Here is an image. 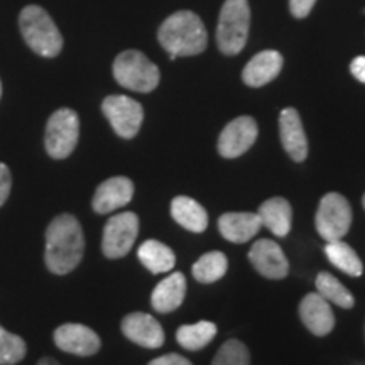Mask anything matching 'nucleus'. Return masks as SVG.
Returning a JSON list of instances; mask_svg holds the SVG:
<instances>
[{
    "instance_id": "f257e3e1",
    "label": "nucleus",
    "mask_w": 365,
    "mask_h": 365,
    "mask_svg": "<svg viewBox=\"0 0 365 365\" xmlns=\"http://www.w3.org/2000/svg\"><path fill=\"white\" fill-rule=\"evenodd\" d=\"M85 237L80 222L73 215H59L46 230L44 261L49 271L58 276L71 272L81 262Z\"/></svg>"
},
{
    "instance_id": "f03ea898",
    "label": "nucleus",
    "mask_w": 365,
    "mask_h": 365,
    "mask_svg": "<svg viewBox=\"0 0 365 365\" xmlns=\"http://www.w3.org/2000/svg\"><path fill=\"white\" fill-rule=\"evenodd\" d=\"M159 43L175 61L178 56H196L203 53L208 44L207 29L202 19L190 11L171 14L159 27Z\"/></svg>"
},
{
    "instance_id": "7ed1b4c3",
    "label": "nucleus",
    "mask_w": 365,
    "mask_h": 365,
    "mask_svg": "<svg viewBox=\"0 0 365 365\" xmlns=\"http://www.w3.org/2000/svg\"><path fill=\"white\" fill-rule=\"evenodd\" d=\"M19 27L22 38L36 54L54 58L61 53L63 36L43 7L27 6L22 9Z\"/></svg>"
},
{
    "instance_id": "20e7f679",
    "label": "nucleus",
    "mask_w": 365,
    "mask_h": 365,
    "mask_svg": "<svg viewBox=\"0 0 365 365\" xmlns=\"http://www.w3.org/2000/svg\"><path fill=\"white\" fill-rule=\"evenodd\" d=\"M250 7L247 0H225L217 27L218 49L234 56L244 49L249 38Z\"/></svg>"
},
{
    "instance_id": "39448f33",
    "label": "nucleus",
    "mask_w": 365,
    "mask_h": 365,
    "mask_svg": "<svg viewBox=\"0 0 365 365\" xmlns=\"http://www.w3.org/2000/svg\"><path fill=\"white\" fill-rule=\"evenodd\" d=\"M113 76L117 83L127 90L149 93L156 90L161 80L159 68L144 53L129 49L120 53L113 61Z\"/></svg>"
},
{
    "instance_id": "423d86ee",
    "label": "nucleus",
    "mask_w": 365,
    "mask_h": 365,
    "mask_svg": "<svg viewBox=\"0 0 365 365\" xmlns=\"http://www.w3.org/2000/svg\"><path fill=\"white\" fill-rule=\"evenodd\" d=\"M80 139V118L71 108H59L49 117L46 125L44 145L54 159L71 156Z\"/></svg>"
},
{
    "instance_id": "0eeeda50",
    "label": "nucleus",
    "mask_w": 365,
    "mask_h": 365,
    "mask_svg": "<svg viewBox=\"0 0 365 365\" xmlns=\"http://www.w3.org/2000/svg\"><path fill=\"white\" fill-rule=\"evenodd\" d=\"M314 223L319 237L327 242L344 239L352 225V207L349 200L335 191L327 193L319 202Z\"/></svg>"
},
{
    "instance_id": "6e6552de",
    "label": "nucleus",
    "mask_w": 365,
    "mask_h": 365,
    "mask_svg": "<svg viewBox=\"0 0 365 365\" xmlns=\"http://www.w3.org/2000/svg\"><path fill=\"white\" fill-rule=\"evenodd\" d=\"M137 234H139V218L135 213L124 212L113 215L105 223L102 250L105 257L120 259L134 247Z\"/></svg>"
},
{
    "instance_id": "1a4fd4ad",
    "label": "nucleus",
    "mask_w": 365,
    "mask_h": 365,
    "mask_svg": "<svg viewBox=\"0 0 365 365\" xmlns=\"http://www.w3.org/2000/svg\"><path fill=\"white\" fill-rule=\"evenodd\" d=\"M102 110L117 135L132 139L137 135L144 120L143 105L125 95H110L103 100Z\"/></svg>"
},
{
    "instance_id": "9d476101",
    "label": "nucleus",
    "mask_w": 365,
    "mask_h": 365,
    "mask_svg": "<svg viewBox=\"0 0 365 365\" xmlns=\"http://www.w3.org/2000/svg\"><path fill=\"white\" fill-rule=\"evenodd\" d=\"M259 127L252 117H237L230 124H227L218 137V153L227 159L242 156L252 148L257 139Z\"/></svg>"
},
{
    "instance_id": "9b49d317",
    "label": "nucleus",
    "mask_w": 365,
    "mask_h": 365,
    "mask_svg": "<svg viewBox=\"0 0 365 365\" xmlns=\"http://www.w3.org/2000/svg\"><path fill=\"white\" fill-rule=\"evenodd\" d=\"M54 344L63 352L90 357L95 355L102 346L100 336L91 328L80 323H65L54 331Z\"/></svg>"
},
{
    "instance_id": "f8f14e48",
    "label": "nucleus",
    "mask_w": 365,
    "mask_h": 365,
    "mask_svg": "<svg viewBox=\"0 0 365 365\" xmlns=\"http://www.w3.org/2000/svg\"><path fill=\"white\" fill-rule=\"evenodd\" d=\"M249 259L255 271L267 279H282L289 272V262H287L282 249L276 242L269 239L255 242L249 252Z\"/></svg>"
},
{
    "instance_id": "ddd939ff",
    "label": "nucleus",
    "mask_w": 365,
    "mask_h": 365,
    "mask_svg": "<svg viewBox=\"0 0 365 365\" xmlns=\"http://www.w3.org/2000/svg\"><path fill=\"white\" fill-rule=\"evenodd\" d=\"M134 196V182L125 176H113L98 186L93 196V210L100 215L125 207Z\"/></svg>"
},
{
    "instance_id": "4468645a",
    "label": "nucleus",
    "mask_w": 365,
    "mask_h": 365,
    "mask_svg": "<svg viewBox=\"0 0 365 365\" xmlns=\"http://www.w3.org/2000/svg\"><path fill=\"white\" fill-rule=\"evenodd\" d=\"M122 333L134 344L145 349H159L164 344V330L148 313H130L122 319Z\"/></svg>"
},
{
    "instance_id": "2eb2a0df",
    "label": "nucleus",
    "mask_w": 365,
    "mask_h": 365,
    "mask_svg": "<svg viewBox=\"0 0 365 365\" xmlns=\"http://www.w3.org/2000/svg\"><path fill=\"white\" fill-rule=\"evenodd\" d=\"M279 135L282 148L296 163H303L308 156V139L303 122L296 108H284L279 115Z\"/></svg>"
},
{
    "instance_id": "dca6fc26",
    "label": "nucleus",
    "mask_w": 365,
    "mask_h": 365,
    "mask_svg": "<svg viewBox=\"0 0 365 365\" xmlns=\"http://www.w3.org/2000/svg\"><path fill=\"white\" fill-rule=\"evenodd\" d=\"M299 317L313 335L325 336L335 327L330 303L318 293H309L299 303Z\"/></svg>"
},
{
    "instance_id": "f3484780",
    "label": "nucleus",
    "mask_w": 365,
    "mask_h": 365,
    "mask_svg": "<svg viewBox=\"0 0 365 365\" xmlns=\"http://www.w3.org/2000/svg\"><path fill=\"white\" fill-rule=\"evenodd\" d=\"M282 63H284V59H282L281 53L271 51V49L255 54L245 65L244 73H242L244 83L254 86V88L267 85L269 81H272L279 75L282 70Z\"/></svg>"
},
{
    "instance_id": "a211bd4d",
    "label": "nucleus",
    "mask_w": 365,
    "mask_h": 365,
    "mask_svg": "<svg viewBox=\"0 0 365 365\" xmlns=\"http://www.w3.org/2000/svg\"><path fill=\"white\" fill-rule=\"evenodd\" d=\"M261 217L250 212H232L225 213L218 220V230L228 242L245 244L261 230Z\"/></svg>"
},
{
    "instance_id": "6ab92c4d",
    "label": "nucleus",
    "mask_w": 365,
    "mask_h": 365,
    "mask_svg": "<svg viewBox=\"0 0 365 365\" xmlns=\"http://www.w3.org/2000/svg\"><path fill=\"white\" fill-rule=\"evenodd\" d=\"M186 296V277L181 272L170 274L150 294V304L158 313H171L182 304Z\"/></svg>"
},
{
    "instance_id": "aec40b11",
    "label": "nucleus",
    "mask_w": 365,
    "mask_h": 365,
    "mask_svg": "<svg viewBox=\"0 0 365 365\" xmlns=\"http://www.w3.org/2000/svg\"><path fill=\"white\" fill-rule=\"evenodd\" d=\"M257 215L261 217L262 225H266L274 235L286 237L291 230V220H293V210L286 198L274 196V198L264 202L259 207Z\"/></svg>"
},
{
    "instance_id": "412c9836",
    "label": "nucleus",
    "mask_w": 365,
    "mask_h": 365,
    "mask_svg": "<svg viewBox=\"0 0 365 365\" xmlns=\"http://www.w3.org/2000/svg\"><path fill=\"white\" fill-rule=\"evenodd\" d=\"M171 215L186 230L202 234L208 227V213L190 196H176L171 203Z\"/></svg>"
},
{
    "instance_id": "4be33fe9",
    "label": "nucleus",
    "mask_w": 365,
    "mask_h": 365,
    "mask_svg": "<svg viewBox=\"0 0 365 365\" xmlns=\"http://www.w3.org/2000/svg\"><path fill=\"white\" fill-rule=\"evenodd\" d=\"M137 257L153 274L170 272L176 264L175 252L159 240H145L137 250Z\"/></svg>"
},
{
    "instance_id": "5701e85b",
    "label": "nucleus",
    "mask_w": 365,
    "mask_h": 365,
    "mask_svg": "<svg viewBox=\"0 0 365 365\" xmlns=\"http://www.w3.org/2000/svg\"><path fill=\"white\" fill-rule=\"evenodd\" d=\"M325 254L328 261H330L336 269H340L341 272L349 274V276L352 277L362 276L364 272L362 261H360L357 252H355L346 242H344L341 239L327 242Z\"/></svg>"
},
{
    "instance_id": "b1692460",
    "label": "nucleus",
    "mask_w": 365,
    "mask_h": 365,
    "mask_svg": "<svg viewBox=\"0 0 365 365\" xmlns=\"http://www.w3.org/2000/svg\"><path fill=\"white\" fill-rule=\"evenodd\" d=\"M217 325L212 322H198L195 325H182L178 328L176 340L182 349L191 350H202L207 346L210 341L215 339Z\"/></svg>"
},
{
    "instance_id": "393cba45",
    "label": "nucleus",
    "mask_w": 365,
    "mask_h": 365,
    "mask_svg": "<svg viewBox=\"0 0 365 365\" xmlns=\"http://www.w3.org/2000/svg\"><path fill=\"white\" fill-rule=\"evenodd\" d=\"M228 269L227 255L218 250L213 252H207L193 264V276L196 281L203 282V284H210V282H215L222 279L225 276Z\"/></svg>"
},
{
    "instance_id": "a878e982",
    "label": "nucleus",
    "mask_w": 365,
    "mask_h": 365,
    "mask_svg": "<svg viewBox=\"0 0 365 365\" xmlns=\"http://www.w3.org/2000/svg\"><path fill=\"white\" fill-rule=\"evenodd\" d=\"M317 293L322 294L328 303L336 304V307L350 309L354 308L355 299L341 282L335 276L328 272H319L317 277Z\"/></svg>"
},
{
    "instance_id": "bb28decb",
    "label": "nucleus",
    "mask_w": 365,
    "mask_h": 365,
    "mask_svg": "<svg viewBox=\"0 0 365 365\" xmlns=\"http://www.w3.org/2000/svg\"><path fill=\"white\" fill-rule=\"evenodd\" d=\"M27 354L26 341L19 335L0 327V365L19 364Z\"/></svg>"
},
{
    "instance_id": "cd10ccee",
    "label": "nucleus",
    "mask_w": 365,
    "mask_h": 365,
    "mask_svg": "<svg viewBox=\"0 0 365 365\" xmlns=\"http://www.w3.org/2000/svg\"><path fill=\"white\" fill-rule=\"evenodd\" d=\"M212 365H250L249 349L240 340H227L217 352Z\"/></svg>"
},
{
    "instance_id": "c85d7f7f",
    "label": "nucleus",
    "mask_w": 365,
    "mask_h": 365,
    "mask_svg": "<svg viewBox=\"0 0 365 365\" xmlns=\"http://www.w3.org/2000/svg\"><path fill=\"white\" fill-rule=\"evenodd\" d=\"M12 188L11 170L4 163H0V207L7 202Z\"/></svg>"
},
{
    "instance_id": "c756f323",
    "label": "nucleus",
    "mask_w": 365,
    "mask_h": 365,
    "mask_svg": "<svg viewBox=\"0 0 365 365\" xmlns=\"http://www.w3.org/2000/svg\"><path fill=\"white\" fill-rule=\"evenodd\" d=\"M314 4H317V0H289L291 14L298 19H304V17L309 16Z\"/></svg>"
},
{
    "instance_id": "7c9ffc66",
    "label": "nucleus",
    "mask_w": 365,
    "mask_h": 365,
    "mask_svg": "<svg viewBox=\"0 0 365 365\" xmlns=\"http://www.w3.org/2000/svg\"><path fill=\"white\" fill-rule=\"evenodd\" d=\"M148 365H193V364H191L188 359L182 357V355L168 354V355H163V357L150 360Z\"/></svg>"
},
{
    "instance_id": "2f4dec72",
    "label": "nucleus",
    "mask_w": 365,
    "mask_h": 365,
    "mask_svg": "<svg viewBox=\"0 0 365 365\" xmlns=\"http://www.w3.org/2000/svg\"><path fill=\"white\" fill-rule=\"evenodd\" d=\"M350 73L360 83H365V56H357L350 63Z\"/></svg>"
},
{
    "instance_id": "473e14b6",
    "label": "nucleus",
    "mask_w": 365,
    "mask_h": 365,
    "mask_svg": "<svg viewBox=\"0 0 365 365\" xmlns=\"http://www.w3.org/2000/svg\"><path fill=\"white\" fill-rule=\"evenodd\" d=\"M38 365H61V364H59L58 360L51 359V357H44V359H41V360H39Z\"/></svg>"
},
{
    "instance_id": "72a5a7b5",
    "label": "nucleus",
    "mask_w": 365,
    "mask_h": 365,
    "mask_svg": "<svg viewBox=\"0 0 365 365\" xmlns=\"http://www.w3.org/2000/svg\"><path fill=\"white\" fill-rule=\"evenodd\" d=\"M0 97H2V83H0Z\"/></svg>"
},
{
    "instance_id": "f704fd0d",
    "label": "nucleus",
    "mask_w": 365,
    "mask_h": 365,
    "mask_svg": "<svg viewBox=\"0 0 365 365\" xmlns=\"http://www.w3.org/2000/svg\"><path fill=\"white\" fill-rule=\"evenodd\" d=\"M362 203H364V208H365V195H364V198H362Z\"/></svg>"
}]
</instances>
